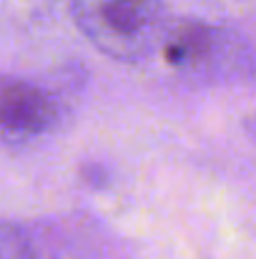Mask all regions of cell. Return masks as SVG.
I'll return each instance as SVG.
<instances>
[{
  "mask_svg": "<svg viewBox=\"0 0 256 259\" xmlns=\"http://www.w3.org/2000/svg\"><path fill=\"white\" fill-rule=\"evenodd\" d=\"M254 128H256V123H254Z\"/></svg>",
  "mask_w": 256,
  "mask_h": 259,
  "instance_id": "obj_5",
  "label": "cell"
},
{
  "mask_svg": "<svg viewBox=\"0 0 256 259\" xmlns=\"http://www.w3.org/2000/svg\"><path fill=\"white\" fill-rule=\"evenodd\" d=\"M0 259H38L28 234L8 222H0Z\"/></svg>",
  "mask_w": 256,
  "mask_h": 259,
  "instance_id": "obj_4",
  "label": "cell"
},
{
  "mask_svg": "<svg viewBox=\"0 0 256 259\" xmlns=\"http://www.w3.org/2000/svg\"><path fill=\"white\" fill-rule=\"evenodd\" d=\"M229 38L221 28L201 20H181L166 28L161 40L164 61L176 71H209L226 51Z\"/></svg>",
  "mask_w": 256,
  "mask_h": 259,
  "instance_id": "obj_3",
  "label": "cell"
},
{
  "mask_svg": "<svg viewBox=\"0 0 256 259\" xmlns=\"http://www.w3.org/2000/svg\"><path fill=\"white\" fill-rule=\"evenodd\" d=\"M71 13L95 51L123 63L153 53L166 33L161 0H71Z\"/></svg>",
  "mask_w": 256,
  "mask_h": 259,
  "instance_id": "obj_1",
  "label": "cell"
},
{
  "mask_svg": "<svg viewBox=\"0 0 256 259\" xmlns=\"http://www.w3.org/2000/svg\"><path fill=\"white\" fill-rule=\"evenodd\" d=\"M61 116L58 98L25 81L0 88V134L8 139H35L48 134Z\"/></svg>",
  "mask_w": 256,
  "mask_h": 259,
  "instance_id": "obj_2",
  "label": "cell"
}]
</instances>
